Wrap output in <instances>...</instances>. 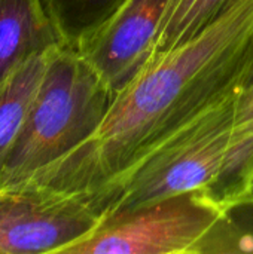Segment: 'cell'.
Segmentation results:
<instances>
[{"label":"cell","mask_w":253,"mask_h":254,"mask_svg":"<svg viewBox=\"0 0 253 254\" xmlns=\"http://www.w3.org/2000/svg\"><path fill=\"white\" fill-rule=\"evenodd\" d=\"M253 36L242 0L189 40L160 54L119 91L95 134L27 180L97 196L133 164L236 89Z\"/></svg>","instance_id":"6da1fadb"},{"label":"cell","mask_w":253,"mask_h":254,"mask_svg":"<svg viewBox=\"0 0 253 254\" xmlns=\"http://www.w3.org/2000/svg\"><path fill=\"white\" fill-rule=\"evenodd\" d=\"M236 92L237 86L140 158L94 199L109 213L191 190H209L225 204L248 196L234 138Z\"/></svg>","instance_id":"7a4b0ae2"},{"label":"cell","mask_w":253,"mask_h":254,"mask_svg":"<svg viewBox=\"0 0 253 254\" xmlns=\"http://www.w3.org/2000/svg\"><path fill=\"white\" fill-rule=\"evenodd\" d=\"M113 97L76 48L52 49L22 128L0 170V186L30 179L91 138Z\"/></svg>","instance_id":"3957f363"},{"label":"cell","mask_w":253,"mask_h":254,"mask_svg":"<svg viewBox=\"0 0 253 254\" xmlns=\"http://www.w3.org/2000/svg\"><path fill=\"white\" fill-rule=\"evenodd\" d=\"M227 207L209 190H191L109 211L63 254H195Z\"/></svg>","instance_id":"277c9868"},{"label":"cell","mask_w":253,"mask_h":254,"mask_svg":"<svg viewBox=\"0 0 253 254\" xmlns=\"http://www.w3.org/2000/svg\"><path fill=\"white\" fill-rule=\"evenodd\" d=\"M104 213L94 198L33 180L0 186V254H63Z\"/></svg>","instance_id":"5b68a950"},{"label":"cell","mask_w":253,"mask_h":254,"mask_svg":"<svg viewBox=\"0 0 253 254\" xmlns=\"http://www.w3.org/2000/svg\"><path fill=\"white\" fill-rule=\"evenodd\" d=\"M174 0H125L76 49L113 91L119 92L154 57Z\"/></svg>","instance_id":"8992f818"},{"label":"cell","mask_w":253,"mask_h":254,"mask_svg":"<svg viewBox=\"0 0 253 254\" xmlns=\"http://www.w3.org/2000/svg\"><path fill=\"white\" fill-rule=\"evenodd\" d=\"M61 45L45 0H0V85L33 57Z\"/></svg>","instance_id":"52a82bcc"},{"label":"cell","mask_w":253,"mask_h":254,"mask_svg":"<svg viewBox=\"0 0 253 254\" xmlns=\"http://www.w3.org/2000/svg\"><path fill=\"white\" fill-rule=\"evenodd\" d=\"M48 54L33 57L0 85V170L25 121L43 77Z\"/></svg>","instance_id":"ba28073f"},{"label":"cell","mask_w":253,"mask_h":254,"mask_svg":"<svg viewBox=\"0 0 253 254\" xmlns=\"http://www.w3.org/2000/svg\"><path fill=\"white\" fill-rule=\"evenodd\" d=\"M240 1L242 0H174L164 19L155 54L169 51L189 40Z\"/></svg>","instance_id":"9c48e42d"},{"label":"cell","mask_w":253,"mask_h":254,"mask_svg":"<svg viewBox=\"0 0 253 254\" xmlns=\"http://www.w3.org/2000/svg\"><path fill=\"white\" fill-rule=\"evenodd\" d=\"M125 0H45L64 45L78 48Z\"/></svg>","instance_id":"30bf717a"},{"label":"cell","mask_w":253,"mask_h":254,"mask_svg":"<svg viewBox=\"0 0 253 254\" xmlns=\"http://www.w3.org/2000/svg\"><path fill=\"white\" fill-rule=\"evenodd\" d=\"M253 253V195L228 204L197 254Z\"/></svg>","instance_id":"8fae6325"},{"label":"cell","mask_w":253,"mask_h":254,"mask_svg":"<svg viewBox=\"0 0 253 254\" xmlns=\"http://www.w3.org/2000/svg\"><path fill=\"white\" fill-rule=\"evenodd\" d=\"M234 134L245 176L251 186L253 177V36L248 61L237 83Z\"/></svg>","instance_id":"7c38bea8"},{"label":"cell","mask_w":253,"mask_h":254,"mask_svg":"<svg viewBox=\"0 0 253 254\" xmlns=\"http://www.w3.org/2000/svg\"><path fill=\"white\" fill-rule=\"evenodd\" d=\"M249 195H253V177L251 180V186H249Z\"/></svg>","instance_id":"4fadbf2b"}]
</instances>
